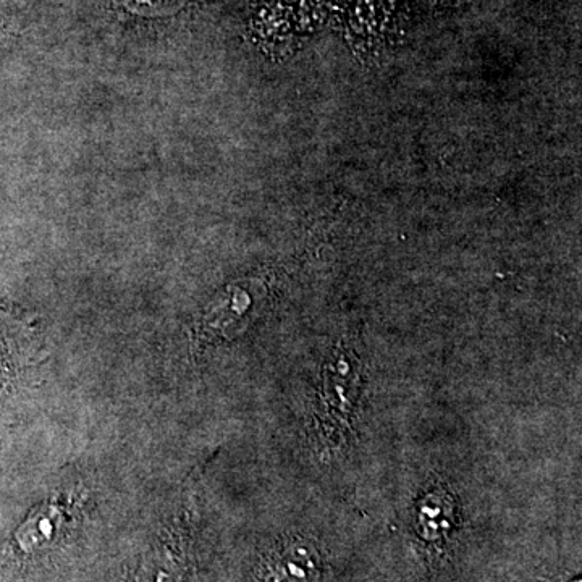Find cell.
I'll return each instance as SVG.
<instances>
[{
    "mask_svg": "<svg viewBox=\"0 0 582 582\" xmlns=\"http://www.w3.org/2000/svg\"><path fill=\"white\" fill-rule=\"evenodd\" d=\"M185 4V0H125L128 10L143 15H162L177 10Z\"/></svg>",
    "mask_w": 582,
    "mask_h": 582,
    "instance_id": "2",
    "label": "cell"
},
{
    "mask_svg": "<svg viewBox=\"0 0 582 582\" xmlns=\"http://www.w3.org/2000/svg\"><path fill=\"white\" fill-rule=\"evenodd\" d=\"M64 524V513L55 503H43L20 526L15 539L25 552L51 544Z\"/></svg>",
    "mask_w": 582,
    "mask_h": 582,
    "instance_id": "1",
    "label": "cell"
}]
</instances>
